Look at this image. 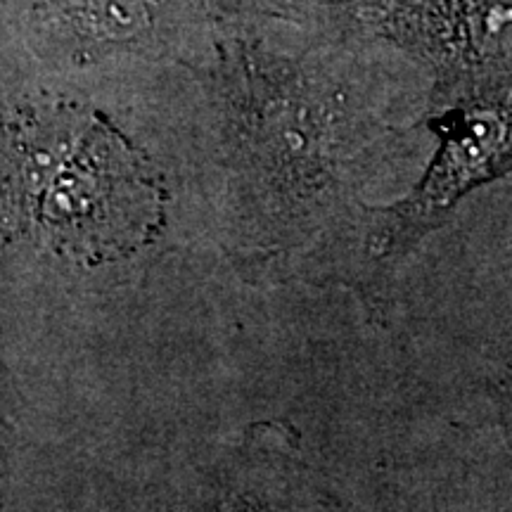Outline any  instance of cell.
<instances>
[{"label": "cell", "instance_id": "cell-1", "mask_svg": "<svg viewBox=\"0 0 512 512\" xmlns=\"http://www.w3.org/2000/svg\"><path fill=\"white\" fill-rule=\"evenodd\" d=\"M363 19H211L176 64L211 112L226 249L240 273L278 280L358 219V188L392 126L375 112L392 53Z\"/></svg>", "mask_w": 512, "mask_h": 512}, {"label": "cell", "instance_id": "cell-2", "mask_svg": "<svg viewBox=\"0 0 512 512\" xmlns=\"http://www.w3.org/2000/svg\"><path fill=\"white\" fill-rule=\"evenodd\" d=\"M166 200L162 171L98 107L48 88L5 95L10 240L74 266L112 264L159 238Z\"/></svg>", "mask_w": 512, "mask_h": 512}, {"label": "cell", "instance_id": "cell-3", "mask_svg": "<svg viewBox=\"0 0 512 512\" xmlns=\"http://www.w3.org/2000/svg\"><path fill=\"white\" fill-rule=\"evenodd\" d=\"M434 152L418 183L387 207H363L320 266L373 304L394 268L467 195L512 171V74L430 93L425 119Z\"/></svg>", "mask_w": 512, "mask_h": 512}, {"label": "cell", "instance_id": "cell-4", "mask_svg": "<svg viewBox=\"0 0 512 512\" xmlns=\"http://www.w3.org/2000/svg\"><path fill=\"white\" fill-rule=\"evenodd\" d=\"M209 22L188 0H3V46L43 69L176 64Z\"/></svg>", "mask_w": 512, "mask_h": 512}, {"label": "cell", "instance_id": "cell-5", "mask_svg": "<svg viewBox=\"0 0 512 512\" xmlns=\"http://www.w3.org/2000/svg\"><path fill=\"white\" fill-rule=\"evenodd\" d=\"M366 24L425 69L430 93L512 74V0H392Z\"/></svg>", "mask_w": 512, "mask_h": 512}, {"label": "cell", "instance_id": "cell-6", "mask_svg": "<svg viewBox=\"0 0 512 512\" xmlns=\"http://www.w3.org/2000/svg\"><path fill=\"white\" fill-rule=\"evenodd\" d=\"M325 10H339V12H349V15L361 17L363 22L375 12H380L382 8H387L392 0H320Z\"/></svg>", "mask_w": 512, "mask_h": 512}]
</instances>
